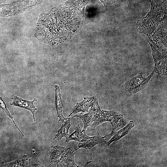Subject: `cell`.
Listing matches in <instances>:
<instances>
[{"mask_svg":"<svg viewBox=\"0 0 167 167\" xmlns=\"http://www.w3.org/2000/svg\"><path fill=\"white\" fill-rule=\"evenodd\" d=\"M69 0L63 5L41 14L35 35L39 41L50 45L69 40L81 28L86 4L79 0Z\"/></svg>","mask_w":167,"mask_h":167,"instance_id":"1","label":"cell"},{"mask_svg":"<svg viewBox=\"0 0 167 167\" xmlns=\"http://www.w3.org/2000/svg\"><path fill=\"white\" fill-rule=\"evenodd\" d=\"M49 163L51 165L55 162L57 167L78 166L74 161L75 152L72 148L52 145L49 148Z\"/></svg>","mask_w":167,"mask_h":167,"instance_id":"2","label":"cell"},{"mask_svg":"<svg viewBox=\"0 0 167 167\" xmlns=\"http://www.w3.org/2000/svg\"><path fill=\"white\" fill-rule=\"evenodd\" d=\"M123 117L119 112L114 110L110 111L101 109L96 112L93 116V122L91 127L95 128L101 123L109 122L112 126V131L109 135L112 136L116 128L123 123Z\"/></svg>","mask_w":167,"mask_h":167,"instance_id":"3","label":"cell"},{"mask_svg":"<svg viewBox=\"0 0 167 167\" xmlns=\"http://www.w3.org/2000/svg\"><path fill=\"white\" fill-rule=\"evenodd\" d=\"M153 71L146 77L143 76L142 73L128 79L123 85L124 90L131 95H134L142 90L147 85L154 75Z\"/></svg>","mask_w":167,"mask_h":167,"instance_id":"4","label":"cell"},{"mask_svg":"<svg viewBox=\"0 0 167 167\" xmlns=\"http://www.w3.org/2000/svg\"><path fill=\"white\" fill-rule=\"evenodd\" d=\"M152 55L155 62V67L153 71L160 75L166 74V54L165 53L161 54L150 42Z\"/></svg>","mask_w":167,"mask_h":167,"instance_id":"5","label":"cell"},{"mask_svg":"<svg viewBox=\"0 0 167 167\" xmlns=\"http://www.w3.org/2000/svg\"><path fill=\"white\" fill-rule=\"evenodd\" d=\"M97 102V98L95 96L91 97L85 96L82 101L77 103L73 107L69 113L68 117L71 116L73 114L79 112L87 113L89 109Z\"/></svg>","mask_w":167,"mask_h":167,"instance_id":"6","label":"cell"},{"mask_svg":"<svg viewBox=\"0 0 167 167\" xmlns=\"http://www.w3.org/2000/svg\"><path fill=\"white\" fill-rule=\"evenodd\" d=\"M100 109L98 102L92 106L87 113L74 116V117H79L83 121L84 126L82 131L83 133L86 134V129L88 126L91 127L93 122V116L95 113Z\"/></svg>","mask_w":167,"mask_h":167,"instance_id":"7","label":"cell"},{"mask_svg":"<svg viewBox=\"0 0 167 167\" xmlns=\"http://www.w3.org/2000/svg\"><path fill=\"white\" fill-rule=\"evenodd\" d=\"M103 137L99 135H95L92 137H89L87 135L84 139L79 142L78 148L76 150L80 148H84L88 151L95 145L102 142L105 143L106 141Z\"/></svg>","mask_w":167,"mask_h":167,"instance_id":"8","label":"cell"},{"mask_svg":"<svg viewBox=\"0 0 167 167\" xmlns=\"http://www.w3.org/2000/svg\"><path fill=\"white\" fill-rule=\"evenodd\" d=\"M11 98L13 101L11 104V105L21 107L29 110L32 113L33 120L34 121H35V113L37 109L34 105L33 103L36 101V99L34 98L33 101H30L23 100L17 96H15Z\"/></svg>","mask_w":167,"mask_h":167,"instance_id":"9","label":"cell"},{"mask_svg":"<svg viewBox=\"0 0 167 167\" xmlns=\"http://www.w3.org/2000/svg\"><path fill=\"white\" fill-rule=\"evenodd\" d=\"M134 126V122L130 121L124 127L117 131H115L113 134V136L108 141L105 143L108 145H110L114 142L116 141L128 134L131 129Z\"/></svg>","mask_w":167,"mask_h":167,"instance_id":"10","label":"cell"},{"mask_svg":"<svg viewBox=\"0 0 167 167\" xmlns=\"http://www.w3.org/2000/svg\"><path fill=\"white\" fill-rule=\"evenodd\" d=\"M55 92V107L57 112V116L59 118L58 122L63 121L66 119L62 114V102L61 97V91L58 85H54Z\"/></svg>","mask_w":167,"mask_h":167,"instance_id":"11","label":"cell"},{"mask_svg":"<svg viewBox=\"0 0 167 167\" xmlns=\"http://www.w3.org/2000/svg\"><path fill=\"white\" fill-rule=\"evenodd\" d=\"M70 118H66V119L63 121V122L60 128L58 131V133L54 135L53 139L59 140L64 137L66 139L67 138L69 135L68 132L69 129L71 126L70 124Z\"/></svg>","mask_w":167,"mask_h":167,"instance_id":"12","label":"cell"},{"mask_svg":"<svg viewBox=\"0 0 167 167\" xmlns=\"http://www.w3.org/2000/svg\"><path fill=\"white\" fill-rule=\"evenodd\" d=\"M86 135V134L83 133L79 125H77L75 131L70 135H69L66 139V142H68L71 140H75L80 142L82 140Z\"/></svg>","mask_w":167,"mask_h":167,"instance_id":"13","label":"cell"},{"mask_svg":"<svg viewBox=\"0 0 167 167\" xmlns=\"http://www.w3.org/2000/svg\"><path fill=\"white\" fill-rule=\"evenodd\" d=\"M28 159L27 155H24L15 160L9 163L2 164L0 166L4 167H26L25 162Z\"/></svg>","mask_w":167,"mask_h":167,"instance_id":"14","label":"cell"},{"mask_svg":"<svg viewBox=\"0 0 167 167\" xmlns=\"http://www.w3.org/2000/svg\"><path fill=\"white\" fill-rule=\"evenodd\" d=\"M28 166L44 167L39 161L37 152H34L32 158L29 159Z\"/></svg>","mask_w":167,"mask_h":167,"instance_id":"15","label":"cell"},{"mask_svg":"<svg viewBox=\"0 0 167 167\" xmlns=\"http://www.w3.org/2000/svg\"><path fill=\"white\" fill-rule=\"evenodd\" d=\"M0 106L5 111L6 114H7V115L8 116H9L12 119L14 124H15V126H16V127L17 128L18 130L21 133L22 136L24 137V135L23 134L21 131H20V130H19V128L18 127V126H17V125L15 124V122H14V121L13 118V116L11 115L10 112H9V111L7 110L5 104V103L4 101H3L2 99V97L0 96Z\"/></svg>","mask_w":167,"mask_h":167,"instance_id":"16","label":"cell"},{"mask_svg":"<svg viewBox=\"0 0 167 167\" xmlns=\"http://www.w3.org/2000/svg\"><path fill=\"white\" fill-rule=\"evenodd\" d=\"M102 3L104 6L106 5H109L114 3L116 0H99Z\"/></svg>","mask_w":167,"mask_h":167,"instance_id":"17","label":"cell"},{"mask_svg":"<svg viewBox=\"0 0 167 167\" xmlns=\"http://www.w3.org/2000/svg\"><path fill=\"white\" fill-rule=\"evenodd\" d=\"M3 164V163L2 162L1 157L0 155V166Z\"/></svg>","mask_w":167,"mask_h":167,"instance_id":"18","label":"cell"}]
</instances>
